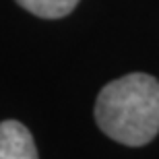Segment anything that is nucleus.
Returning a JSON list of instances; mask_svg holds the SVG:
<instances>
[{"label":"nucleus","instance_id":"obj_1","mask_svg":"<svg viewBox=\"0 0 159 159\" xmlns=\"http://www.w3.org/2000/svg\"><path fill=\"white\" fill-rule=\"evenodd\" d=\"M95 120L116 143L147 145L159 132V81L132 72L107 83L95 101Z\"/></svg>","mask_w":159,"mask_h":159},{"label":"nucleus","instance_id":"obj_2","mask_svg":"<svg viewBox=\"0 0 159 159\" xmlns=\"http://www.w3.org/2000/svg\"><path fill=\"white\" fill-rule=\"evenodd\" d=\"M0 159H39L27 126L17 120L0 122Z\"/></svg>","mask_w":159,"mask_h":159},{"label":"nucleus","instance_id":"obj_3","mask_svg":"<svg viewBox=\"0 0 159 159\" xmlns=\"http://www.w3.org/2000/svg\"><path fill=\"white\" fill-rule=\"evenodd\" d=\"M17 4L41 19H60L75 11L79 0H17Z\"/></svg>","mask_w":159,"mask_h":159}]
</instances>
